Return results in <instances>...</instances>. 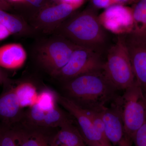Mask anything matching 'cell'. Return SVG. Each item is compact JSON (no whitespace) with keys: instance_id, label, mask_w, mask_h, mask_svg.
I'll list each match as a JSON object with an SVG mask.
<instances>
[{"instance_id":"cell-17","label":"cell","mask_w":146,"mask_h":146,"mask_svg":"<svg viewBox=\"0 0 146 146\" xmlns=\"http://www.w3.org/2000/svg\"><path fill=\"white\" fill-rule=\"evenodd\" d=\"M19 146H50L48 139L37 131L14 129Z\"/></svg>"},{"instance_id":"cell-23","label":"cell","mask_w":146,"mask_h":146,"mask_svg":"<svg viewBox=\"0 0 146 146\" xmlns=\"http://www.w3.org/2000/svg\"><path fill=\"white\" fill-rule=\"evenodd\" d=\"M46 0H23L22 3L37 9V13L40 9L46 6Z\"/></svg>"},{"instance_id":"cell-9","label":"cell","mask_w":146,"mask_h":146,"mask_svg":"<svg viewBox=\"0 0 146 146\" xmlns=\"http://www.w3.org/2000/svg\"><path fill=\"white\" fill-rule=\"evenodd\" d=\"M99 21L105 30L119 35L132 33L134 22L131 7L115 5L104 9L98 16Z\"/></svg>"},{"instance_id":"cell-32","label":"cell","mask_w":146,"mask_h":146,"mask_svg":"<svg viewBox=\"0 0 146 146\" xmlns=\"http://www.w3.org/2000/svg\"><path fill=\"white\" fill-rule=\"evenodd\" d=\"M50 146H66L63 145H58V144L53 143L50 142Z\"/></svg>"},{"instance_id":"cell-20","label":"cell","mask_w":146,"mask_h":146,"mask_svg":"<svg viewBox=\"0 0 146 146\" xmlns=\"http://www.w3.org/2000/svg\"><path fill=\"white\" fill-rule=\"evenodd\" d=\"M56 94L49 90H45L38 94L36 103L44 110H50L56 107Z\"/></svg>"},{"instance_id":"cell-11","label":"cell","mask_w":146,"mask_h":146,"mask_svg":"<svg viewBox=\"0 0 146 146\" xmlns=\"http://www.w3.org/2000/svg\"><path fill=\"white\" fill-rule=\"evenodd\" d=\"M105 125L106 136L112 146H132L125 129L119 109L114 102L100 112Z\"/></svg>"},{"instance_id":"cell-2","label":"cell","mask_w":146,"mask_h":146,"mask_svg":"<svg viewBox=\"0 0 146 146\" xmlns=\"http://www.w3.org/2000/svg\"><path fill=\"white\" fill-rule=\"evenodd\" d=\"M52 34L63 36L79 46L100 54L106 40L105 30L100 23L94 8L72 14Z\"/></svg>"},{"instance_id":"cell-21","label":"cell","mask_w":146,"mask_h":146,"mask_svg":"<svg viewBox=\"0 0 146 146\" xmlns=\"http://www.w3.org/2000/svg\"><path fill=\"white\" fill-rule=\"evenodd\" d=\"M1 146H19L14 128L7 126L3 127Z\"/></svg>"},{"instance_id":"cell-13","label":"cell","mask_w":146,"mask_h":146,"mask_svg":"<svg viewBox=\"0 0 146 146\" xmlns=\"http://www.w3.org/2000/svg\"><path fill=\"white\" fill-rule=\"evenodd\" d=\"M22 109L14 88L0 95V120L5 126H11L22 119Z\"/></svg>"},{"instance_id":"cell-28","label":"cell","mask_w":146,"mask_h":146,"mask_svg":"<svg viewBox=\"0 0 146 146\" xmlns=\"http://www.w3.org/2000/svg\"><path fill=\"white\" fill-rule=\"evenodd\" d=\"M8 82V78L6 75L3 72L0 68V84H6Z\"/></svg>"},{"instance_id":"cell-6","label":"cell","mask_w":146,"mask_h":146,"mask_svg":"<svg viewBox=\"0 0 146 146\" xmlns=\"http://www.w3.org/2000/svg\"><path fill=\"white\" fill-rule=\"evenodd\" d=\"M104 63L99 53L81 47L73 52L68 63L54 77L65 82L85 73L102 69Z\"/></svg>"},{"instance_id":"cell-33","label":"cell","mask_w":146,"mask_h":146,"mask_svg":"<svg viewBox=\"0 0 146 146\" xmlns=\"http://www.w3.org/2000/svg\"><path fill=\"white\" fill-rule=\"evenodd\" d=\"M3 1H7V0H3Z\"/></svg>"},{"instance_id":"cell-4","label":"cell","mask_w":146,"mask_h":146,"mask_svg":"<svg viewBox=\"0 0 146 146\" xmlns=\"http://www.w3.org/2000/svg\"><path fill=\"white\" fill-rule=\"evenodd\" d=\"M102 70L108 78L119 91H124L135 83L125 35H119L115 44L108 50Z\"/></svg>"},{"instance_id":"cell-26","label":"cell","mask_w":146,"mask_h":146,"mask_svg":"<svg viewBox=\"0 0 146 146\" xmlns=\"http://www.w3.org/2000/svg\"><path fill=\"white\" fill-rule=\"evenodd\" d=\"M11 35L7 28L0 23V41L5 39Z\"/></svg>"},{"instance_id":"cell-15","label":"cell","mask_w":146,"mask_h":146,"mask_svg":"<svg viewBox=\"0 0 146 146\" xmlns=\"http://www.w3.org/2000/svg\"><path fill=\"white\" fill-rule=\"evenodd\" d=\"M60 129L51 143L66 146H87L77 128L73 124L72 120L60 126Z\"/></svg>"},{"instance_id":"cell-31","label":"cell","mask_w":146,"mask_h":146,"mask_svg":"<svg viewBox=\"0 0 146 146\" xmlns=\"http://www.w3.org/2000/svg\"><path fill=\"white\" fill-rule=\"evenodd\" d=\"M7 1L15 3H22L23 1V0H7Z\"/></svg>"},{"instance_id":"cell-14","label":"cell","mask_w":146,"mask_h":146,"mask_svg":"<svg viewBox=\"0 0 146 146\" xmlns=\"http://www.w3.org/2000/svg\"><path fill=\"white\" fill-rule=\"evenodd\" d=\"M26 52L23 46L11 43L0 47V67L16 70L23 67L27 60Z\"/></svg>"},{"instance_id":"cell-18","label":"cell","mask_w":146,"mask_h":146,"mask_svg":"<svg viewBox=\"0 0 146 146\" xmlns=\"http://www.w3.org/2000/svg\"><path fill=\"white\" fill-rule=\"evenodd\" d=\"M14 89L22 108L31 107L36 103L38 94L32 83L29 82H22Z\"/></svg>"},{"instance_id":"cell-16","label":"cell","mask_w":146,"mask_h":146,"mask_svg":"<svg viewBox=\"0 0 146 146\" xmlns=\"http://www.w3.org/2000/svg\"><path fill=\"white\" fill-rule=\"evenodd\" d=\"M0 23L2 24L11 34L26 36L36 34V33L25 19L0 9Z\"/></svg>"},{"instance_id":"cell-19","label":"cell","mask_w":146,"mask_h":146,"mask_svg":"<svg viewBox=\"0 0 146 146\" xmlns=\"http://www.w3.org/2000/svg\"><path fill=\"white\" fill-rule=\"evenodd\" d=\"M131 7L134 22L132 33L146 36V0H136Z\"/></svg>"},{"instance_id":"cell-30","label":"cell","mask_w":146,"mask_h":146,"mask_svg":"<svg viewBox=\"0 0 146 146\" xmlns=\"http://www.w3.org/2000/svg\"><path fill=\"white\" fill-rule=\"evenodd\" d=\"M3 127H0V146L1 145Z\"/></svg>"},{"instance_id":"cell-1","label":"cell","mask_w":146,"mask_h":146,"mask_svg":"<svg viewBox=\"0 0 146 146\" xmlns=\"http://www.w3.org/2000/svg\"><path fill=\"white\" fill-rule=\"evenodd\" d=\"M65 97L80 107L101 112L119 96L118 90L102 69L80 75L64 82Z\"/></svg>"},{"instance_id":"cell-12","label":"cell","mask_w":146,"mask_h":146,"mask_svg":"<svg viewBox=\"0 0 146 146\" xmlns=\"http://www.w3.org/2000/svg\"><path fill=\"white\" fill-rule=\"evenodd\" d=\"M26 116L31 125L41 127H60L64 123L71 120L57 106L50 110H46L36 104L30 108Z\"/></svg>"},{"instance_id":"cell-22","label":"cell","mask_w":146,"mask_h":146,"mask_svg":"<svg viewBox=\"0 0 146 146\" xmlns=\"http://www.w3.org/2000/svg\"><path fill=\"white\" fill-rule=\"evenodd\" d=\"M133 143L135 146H146V120L135 133Z\"/></svg>"},{"instance_id":"cell-29","label":"cell","mask_w":146,"mask_h":146,"mask_svg":"<svg viewBox=\"0 0 146 146\" xmlns=\"http://www.w3.org/2000/svg\"><path fill=\"white\" fill-rule=\"evenodd\" d=\"M9 7L10 6L7 1L0 0V9L5 11L9 9Z\"/></svg>"},{"instance_id":"cell-25","label":"cell","mask_w":146,"mask_h":146,"mask_svg":"<svg viewBox=\"0 0 146 146\" xmlns=\"http://www.w3.org/2000/svg\"><path fill=\"white\" fill-rule=\"evenodd\" d=\"M60 2L65 3L72 5L77 9L83 5L85 0H59Z\"/></svg>"},{"instance_id":"cell-3","label":"cell","mask_w":146,"mask_h":146,"mask_svg":"<svg viewBox=\"0 0 146 146\" xmlns=\"http://www.w3.org/2000/svg\"><path fill=\"white\" fill-rule=\"evenodd\" d=\"M52 35L36 44L33 55L39 66L54 77L68 63L73 52L81 47L63 36Z\"/></svg>"},{"instance_id":"cell-5","label":"cell","mask_w":146,"mask_h":146,"mask_svg":"<svg viewBox=\"0 0 146 146\" xmlns=\"http://www.w3.org/2000/svg\"><path fill=\"white\" fill-rule=\"evenodd\" d=\"M113 102L121 112L126 133L133 142L135 133L146 120V95L135 81Z\"/></svg>"},{"instance_id":"cell-27","label":"cell","mask_w":146,"mask_h":146,"mask_svg":"<svg viewBox=\"0 0 146 146\" xmlns=\"http://www.w3.org/2000/svg\"><path fill=\"white\" fill-rule=\"evenodd\" d=\"M136 0H113L114 5H132Z\"/></svg>"},{"instance_id":"cell-8","label":"cell","mask_w":146,"mask_h":146,"mask_svg":"<svg viewBox=\"0 0 146 146\" xmlns=\"http://www.w3.org/2000/svg\"><path fill=\"white\" fill-rule=\"evenodd\" d=\"M76 9L72 5L63 3L46 6L40 9L29 23L36 33L52 34Z\"/></svg>"},{"instance_id":"cell-10","label":"cell","mask_w":146,"mask_h":146,"mask_svg":"<svg viewBox=\"0 0 146 146\" xmlns=\"http://www.w3.org/2000/svg\"><path fill=\"white\" fill-rule=\"evenodd\" d=\"M135 80L146 95V36L125 35Z\"/></svg>"},{"instance_id":"cell-7","label":"cell","mask_w":146,"mask_h":146,"mask_svg":"<svg viewBox=\"0 0 146 146\" xmlns=\"http://www.w3.org/2000/svg\"><path fill=\"white\" fill-rule=\"evenodd\" d=\"M56 98L58 103L76 120L80 132L87 146H112L109 141L96 129L88 110L80 107L64 96L56 94Z\"/></svg>"},{"instance_id":"cell-24","label":"cell","mask_w":146,"mask_h":146,"mask_svg":"<svg viewBox=\"0 0 146 146\" xmlns=\"http://www.w3.org/2000/svg\"><path fill=\"white\" fill-rule=\"evenodd\" d=\"M94 8L105 9L115 5L113 0H90Z\"/></svg>"}]
</instances>
